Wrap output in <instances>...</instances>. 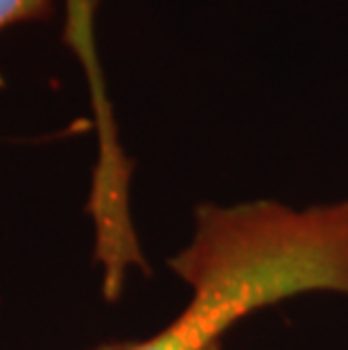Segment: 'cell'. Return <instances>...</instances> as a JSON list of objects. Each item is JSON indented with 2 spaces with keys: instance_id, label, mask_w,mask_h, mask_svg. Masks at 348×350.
<instances>
[{
  "instance_id": "cell-1",
  "label": "cell",
  "mask_w": 348,
  "mask_h": 350,
  "mask_svg": "<svg viewBox=\"0 0 348 350\" xmlns=\"http://www.w3.org/2000/svg\"><path fill=\"white\" fill-rule=\"evenodd\" d=\"M168 265L190 287L186 308L152 337L93 350H213L269 305L312 292L348 296V199L308 208L202 204L190 242Z\"/></svg>"
},
{
  "instance_id": "cell-2",
  "label": "cell",
  "mask_w": 348,
  "mask_h": 350,
  "mask_svg": "<svg viewBox=\"0 0 348 350\" xmlns=\"http://www.w3.org/2000/svg\"><path fill=\"white\" fill-rule=\"evenodd\" d=\"M53 0H0V32L25 21L46 18Z\"/></svg>"
},
{
  "instance_id": "cell-3",
  "label": "cell",
  "mask_w": 348,
  "mask_h": 350,
  "mask_svg": "<svg viewBox=\"0 0 348 350\" xmlns=\"http://www.w3.org/2000/svg\"><path fill=\"white\" fill-rule=\"evenodd\" d=\"M213 350H222V346H217V348H213Z\"/></svg>"
}]
</instances>
